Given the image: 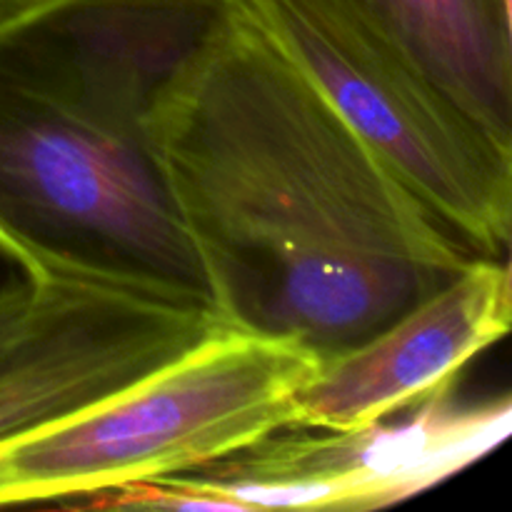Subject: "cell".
Here are the masks:
<instances>
[{
    "instance_id": "1",
    "label": "cell",
    "mask_w": 512,
    "mask_h": 512,
    "mask_svg": "<svg viewBox=\"0 0 512 512\" xmlns=\"http://www.w3.org/2000/svg\"><path fill=\"white\" fill-rule=\"evenodd\" d=\"M145 128L228 328L293 338L323 360L475 258L243 0L170 75Z\"/></svg>"
},
{
    "instance_id": "2",
    "label": "cell",
    "mask_w": 512,
    "mask_h": 512,
    "mask_svg": "<svg viewBox=\"0 0 512 512\" xmlns=\"http://www.w3.org/2000/svg\"><path fill=\"white\" fill-rule=\"evenodd\" d=\"M230 5L30 0L0 20V255L25 280L215 315L145 120Z\"/></svg>"
},
{
    "instance_id": "3",
    "label": "cell",
    "mask_w": 512,
    "mask_h": 512,
    "mask_svg": "<svg viewBox=\"0 0 512 512\" xmlns=\"http://www.w3.org/2000/svg\"><path fill=\"white\" fill-rule=\"evenodd\" d=\"M318 365L298 340L223 325L118 393L0 443V508L68 505L225 458L290 428Z\"/></svg>"
},
{
    "instance_id": "4",
    "label": "cell",
    "mask_w": 512,
    "mask_h": 512,
    "mask_svg": "<svg viewBox=\"0 0 512 512\" xmlns=\"http://www.w3.org/2000/svg\"><path fill=\"white\" fill-rule=\"evenodd\" d=\"M243 5L475 255L505 258L512 233V143L483 128L363 0Z\"/></svg>"
},
{
    "instance_id": "5",
    "label": "cell",
    "mask_w": 512,
    "mask_h": 512,
    "mask_svg": "<svg viewBox=\"0 0 512 512\" xmlns=\"http://www.w3.org/2000/svg\"><path fill=\"white\" fill-rule=\"evenodd\" d=\"M512 400L455 388L348 430L280 428L188 473L88 498L90 510H375L443 483L510 433Z\"/></svg>"
},
{
    "instance_id": "6",
    "label": "cell",
    "mask_w": 512,
    "mask_h": 512,
    "mask_svg": "<svg viewBox=\"0 0 512 512\" xmlns=\"http://www.w3.org/2000/svg\"><path fill=\"white\" fill-rule=\"evenodd\" d=\"M33 285L28 313L0 345V443L118 393L225 325L150 295Z\"/></svg>"
},
{
    "instance_id": "7",
    "label": "cell",
    "mask_w": 512,
    "mask_h": 512,
    "mask_svg": "<svg viewBox=\"0 0 512 512\" xmlns=\"http://www.w3.org/2000/svg\"><path fill=\"white\" fill-rule=\"evenodd\" d=\"M510 320L508 260L475 255L378 333L320 360L295 395L290 428H358L448 393L470 360L505 338Z\"/></svg>"
},
{
    "instance_id": "8",
    "label": "cell",
    "mask_w": 512,
    "mask_h": 512,
    "mask_svg": "<svg viewBox=\"0 0 512 512\" xmlns=\"http://www.w3.org/2000/svg\"><path fill=\"white\" fill-rule=\"evenodd\" d=\"M478 120L512 143V0H363Z\"/></svg>"
},
{
    "instance_id": "9",
    "label": "cell",
    "mask_w": 512,
    "mask_h": 512,
    "mask_svg": "<svg viewBox=\"0 0 512 512\" xmlns=\"http://www.w3.org/2000/svg\"><path fill=\"white\" fill-rule=\"evenodd\" d=\"M35 285L30 280H20V283H10L0 288V345L15 333L20 320L28 313L30 303H33Z\"/></svg>"
},
{
    "instance_id": "10",
    "label": "cell",
    "mask_w": 512,
    "mask_h": 512,
    "mask_svg": "<svg viewBox=\"0 0 512 512\" xmlns=\"http://www.w3.org/2000/svg\"><path fill=\"white\" fill-rule=\"evenodd\" d=\"M25 3H30V0H0V20H5L8 15H13L15 10L23 8Z\"/></svg>"
}]
</instances>
